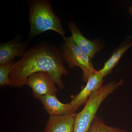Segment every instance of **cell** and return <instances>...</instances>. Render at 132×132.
<instances>
[{
  "label": "cell",
  "mask_w": 132,
  "mask_h": 132,
  "mask_svg": "<svg viewBox=\"0 0 132 132\" xmlns=\"http://www.w3.org/2000/svg\"><path fill=\"white\" fill-rule=\"evenodd\" d=\"M39 72L48 73L59 89L65 87L62 77L67 75L68 71L64 65L61 50L44 40L15 62L9 75L11 87H22L29 76Z\"/></svg>",
  "instance_id": "cell-1"
},
{
  "label": "cell",
  "mask_w": 132,
  "mask_h": 132,
  "mask_svg": "<svg viewBox=\"0 0 132 132\" xmlns=\"http://www.w3.org/2000/svg\"><path fill=\"white\" fill-rule=\"evenodd\" d=\"M27 3L30 25L29 39L49 30L58 33L63 39L65 37L61 20L53 11L50 1L30 0Z\"/></svg>",
  "instance_id": "cell-2"
},
{
  "label": "cell",
  "mask_w": 132,
  "mask_h": 132,
  "mask_svg": "<svg viewBox=\"0 0 132 132\" xmlns=\"http://www.w3.org/2000/svg\"><path fill=\"white\" fill-rule=\"evenodd\" d=\"M123 79L112 81L102 85L89 97L82 110L76 113L74 132H88L98 109L102 103L109 95L122 85Z\"/></svg>",
  "instance_id": "cell-3"
},
{
  "label": "cell",
  "mask_w": 132,
  "mask_h": 132,
  "mask_svg": "<svg viewBox=\"0 0 132 132\" xmlns=\"http://www.w3.org/2000/svg\"><path fill=\"white\" fill-rule=\"evenodd\" d=\"M60 50L63 61L69 67H76L81 69L82 72V80L87 82L89 77L96 69L94 67L91 59L85 54L74 42L71 36L65 37Z\"/></svg>",
  "instance_id": "cell-4"
},
{
  "label": "cell",
  "mask_w": 132,
  "mask_h": 132,
  "mask_svg": "<svg viewBox=\"0 0 132 132\" xmlns=\"http://www.w3.org/2000/svg\"><path fill=\"white\" fill-rule=\"evenodd\" d=\"M26 85L31 88L34 97L36 99L44 95H55L58 91L56 84L47 72H37L31 75Z\"/></svg>",
  "instance_id": "cell-5"
},
{
  "label": "cell",
  "mask_w": 132,
  "mask_h": 132,
  "mask_svg": "<svg viewBox=\"0 0 132 132\" xmlns=\"http://www.w3.org/2000/svg\"><path fill=\"white\" fill-rule=\"evenodd\" d=\"M104 78L99 70H95L88 78L86 85L80 92L71 96V101L69 103L71 113H75L78 109L86 103L92 95L102 86Z\"/></svg>",
  "instance_id": "cell-6"
},
{
  "label": "cell",
  "mask_w": 132,
  "mask_h": 132,
  "mask_svg": "<svg viewBox=\"0 0 132 132\" xmlns=\"http://www.w3.org/2000/svg\"><path fill=\"white\" fill-rule=\"evenodd\" d=\"M68 27L74 42L90 59L104 47V43L99 40H92L86 38L74 22H69Z\"/></svg>",
  "instance_id": "cell-7"
},
{
  "label": "cell",
  "mask_w": 132,
  "mask_h": 132,
  "mask_svg": "<svg viewBox=\"0 0 132 132\" xmlns=\"http://www.w3.org/2000/svg\"><path fill=\"white\" fill-rule=\"evenodd\" d=\"M20 36H16L12 40L0 43V65L9 63L16 57H22L28 47L29 40L21 41Z\"/></svg>",
  "instance_id": "cell-8"
},
{
  "label": "cell",
  "mask_w": 132,
  "mask_h": 132,
  "mask_svg": "<svg viewBox=\"0 0 132 132\" xmlns=\"http://www.w3.org/2000/svg\"><path fill=\"white\" fill-rule=\"evenodd\" d=\"M76 114L50 116L43 132H74Z\"/></svg>",
  "instance_id": "cell-9"
},
{
  "label": "cell",
  "mask_w": 132,
  "mask_h": 132,
  "mask_svg": "<svg viewBox=\"0 0 132 132\" xmlns=\"http://www.w3.org/2000/svg\"><path fill=\"white\" fill-rule=\"evenodd\" d=\"M44 108L50 116L64 115L71 113V107L69 103H62L56 95H44L39 98Z\"/></svg>",
  "instance_id": "cell-10"
},
{
  "label": "cell",
  "mask_w": 132,
  "mask_h": 132,
  "mask_svg": "<svg viewBox=\"0 0 132 132\" xmlns=\"http://www.w3.org/2000/svg\"><path fill=\"white\" fill-rule=\"evenodd\" d=\"M132 47V38L131 36L126 38L122 43L114 51L111 57L104 64L102 68L99 70L103 77L111 73L117 65L125 53Z\"/></svg>",
  "instance_id": "cell-11"
},
{
  "label": "cell",
  "mask_w": 132,
  "mask_h": 132,
  "mask_svg": "<svg viewBox=\"0 0 132 132\" xmlns=\"http://www.w3.org/2000/svg\"><path fill=\"white\" fill-rule=\"evenodd\" d=\"M88 132H127L119 128L109 126L102 119L96 116Z\"/></svg>",
  "instance_id": "cell-12"
},
{
  "label": "cell",
  "mask_w": 132,
  "mask_h": 132,
  "mask_svg": "<svg viewBox=\"0 0 132 132\" xmlns=\"http://www.w3.org/2000/svg\"><path fill=\"white\" fill-rule=\"evenodd\" d=\"M15 62L14 60L7 64L0 65V86L1 87L5 86H11L9 75Z\"/></svg>",
  "instance_id": "cell-13"
},
{
  "label": "cell",
  "mask_w": 132,
  "mask_h": 132,
  "mask_svg": "<svg viewBox=\"0 0 132 132\" xmlns=\"http://www.w3.org/2000/svg\"><path fill=\"white\" fill-rule=\"evenodd\" d=\"M128 12H129V13L132 15V5L129 8Z\"/></svg>",
  "instance_id": "cell-14"
}]
</instances>
